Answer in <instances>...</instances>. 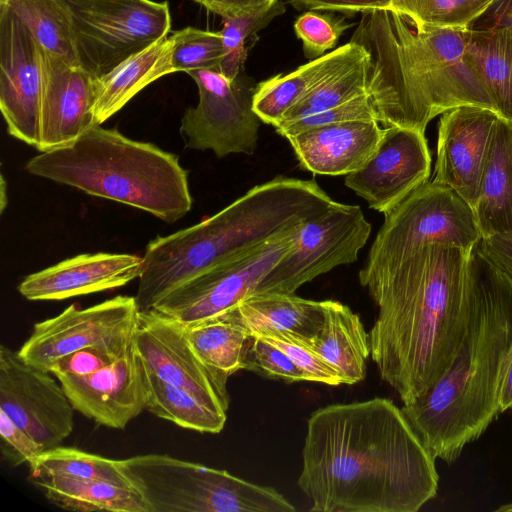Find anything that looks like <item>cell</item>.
<instances>
[{
    "mask_svg": "<svg viewBox=\"0 0 512 512\" xmlns=\"http://www.w3.org/2000/svg\"><path fill=\"white\" fill-rule=\"evenodd\" d=\"M500 118L489 108L463 105L444 112L438 123L431 181L452 188L473 210Z\"/></svg>",
    "mask_w": 512,
    "mask_h": 512,
    "instance_id": "18",
    "label": "cell"
},
{
    "mask_svg": "<svg viewBox=\"0 0 512 512\" xmlns=\"http://www.w3.org/2000/svg\"><path fill=\"white\" fill-rule=\"evenodd\" d=\"M29 479L48 501L64 510L150 512L140 492L109 482L64 475H38Z\"/></svg>",
    "mask_w": 512,
    "mask_h": 512,
    "instance_id": "28",
    "label": "cell"
},
{
    "mask_svg": "<svg viewBox=\"0 0 512 512\" xmlns=\"http://www.w3.org/2000/svg\"><path fill=\"white\" fill-rule=\"evenodd\" d=\"M143 258L128 253H85L28 275L19 293L32 301L63 300L122 287L139 278Z\"/></svg>",
    "mask_w": 512,
    "mask_h": 512,
    "instance_id": "21",
    "label": "cell"
},
{
    "mask_svg": "<svg viewBox=\"0 0 512 512\" xmlns=\"http://www.w3.org/2000/svg\"><path fill=\"white\" fill-rule=\"evenodd\" d=\"M470 254L430 244L359 276L378 307L368 333L370 355L403 404L424 394L456 356L470 315Z\"/></svg>",
    "mask_w": 512,
    "mask_h": 512,
    "instance_id": "2",
    "label": "cell"
},
{
    "mask_svg": "<svg viewBox=\"0 0 512 512\" xmlns=\"http://www.w3.org/2000/svg\"><path fill=\"white\" fill-rule=\"evenodd\" d=\"M60 1L70 18L78 63L95 78L168 36L170 31L167 2Z\"/></svg>",
    "mask_w": 512,
    "mask_h": 512,
    "instance_id": "9",
    "label": "cell"
},
{
    "mask_svg": "<svg viewBox=\"0 0 512 512\" xmlns=\"http://www.w3.org/2000/svg\"><path fill=\"white\" fill-rule=\"evenodd\" d=\"M29 468L30 476L64 475L109 482L138 491L124 460L109 459L75 448L58 446L44 451L29 464Z\"/></svg>",
    "mask_w": 512,
    "mask_h": 512,
    "instance_id": "33",
    "label": "cell"
},
{
    "mask_svg": "<svg viewBox=\"0 0 512 512\" xmlns=\"http://www.w3.org/2000/svg\"><path fill=\"white\" fill-rule=\"evenodd\" d=\"M231 310L250 336L288 332L309 341L324 322L325 301L295 294L257 293Z\"/></svg>",
    "mask_w": 512,
    "mask_h": 512,
    "instance_id": "25",
    "label": "cell"
},
{
    "mask_svg": "<svg viewBox=\"0 0 512 512\" xmlns=\"http://www.w3.org/2000/svg\"><path fill=\"white\" fill-rule=\"evenodd\" d=\"M0 451L4 460L12 466L30 464L44 451L22 428L0 411Z\"/></svg>",
    "mask_w": 512,
    "mask_h": 512,
    "instance_id": "43",
    "label": "cell"
},
{
    "mask_svg": "<svg viewBox=\"0 0 512 512\" xmlns=\"http://www.w3.org/2000/svg\"><path fill=\"white\" fill-rule=\"evenodd\" d=\"M350 26L343 19L310 10L298 17L294 29L302 40L305 55L316 59L333 48L340 35Z\"/></svg>",
    "mask_w": 512,
    "mask_h": 512,
    "instance_id": "40",
    "label": "cell"
},
{
    "mask_svg": "<svg viewBox=\"0 0 512 512\" xmlns=\"http://www.w3.org/2000/svg\"><path fill=\"white\" fill-rule=\"evenodd\" d=\"M497 402L499 413L512 409V351L508 355L501 372Z\"/></svg>",
    "mask_w": 512,
    "mask_h": 512,
    "instance_id": "48",
    "label": "cell"
},
{
    "mask_svg": "<svg viewBox=\"0 0 512 512\" xmlns=\"http://www.w3.org/2000/svg\"><path fill=\"white\" fill-rule=\"evenodd\" d=\"M367 66L368 54L347 65L312 90L291 107L276 126L331 109L367 94Z\"/></svg>",
    "mask_w": 512,
    "mask_h": 512,
    "instance_id": "34",
    "label": "cell"
},
{
    "mask_svg": "<svg viewBox=\"0 0 512 512\" xmlns=\"http://www.w3.org/2000/svg\"><path fill=\"white\" fill-rule=\"evenodd\" d=\"M9 347L0 346V411L43 449L58 447L73 431L74 407L60 381Z\"/></svg>",
    "mask_w": 512,
    "mask_h": 512,
    "instance_id": "13",
    "label": "cell"
},
{
    "mask_svg": "<svg viewBox=\"0 0 512 512\" xmlns=\"http://www.w3.org/2000/svg\"><path fill=\"white\" fill-rule=\"evenodd\" d=\"M481 239L473 208L452 188L427 181L384 214L359 276L390 267L430 244L470 254Z\"/></svg>",
    "mask_w": 512,
    "mask_h": 512,
    "instance_id": "8",
    "label": "cell"
},
{
    "mask_svg": "<svg viewBox=\"0 0 512 512\" xmlns=\"http://www.w3.org/2000/svg\"><path fill=\"white\" fill-rule=\"evenodd\" d=\"M29 29L43 50L78 63L69 15L60 0H0Z\"/></svg>",
    "mask_w": 512,
    "mask_h": 512,
    "instance_id": "32",
    "label": "cell"
},
{
    "mask_svg": "<svg viewBox=\"0 0 512 512\" xmlns=\"http://www.w3.org/2000/svg\"><path fill=\"white\" fill-rule=\"evenodd\" d=\"M469 34L422 26L391 9L363 13L351 41L368 54L366 91L382 128L425 133L432 119L458 106L495 111L468 58Z\"/></svg>",
    "mask_w": 512,
    "mask_h": 512,
    "instance_id": "3",
    "label": "cell"
},
{
    "mask_svg": "<svg viewBox=\"0 0 512 512\" xmlns=\"http://www.w3.org/2000/svg\"><path fill=\"white\" fill-rule=\"evenodd\" d=\"M500 27L512 28V0H494L472 24L471 29L487 30Z\"/></svg>",
    "mask_w": 512,
    "mask_h": 512,
    "instance_id": "47",
    "label": "cell"
},
{
    "mask_svg": "<svg viewBox=\"0 0 512 512\" xmlns=\"http://www.w3.org/2000/svg\"><path fill=\"white\" fill-rule=\"evenodd\" d=\"M284 12V4L277 0L260 11L223 17L220 33L224 55L218 70L228 79H235L242 72L247 55V40Z\"/></svg>",
    "mask_w": 512,
    "mask_h": 512,
    "instance_id": "36",
    "label": "cell"
},
{
    "mask_svg": "<svg viewBox=\"0 0 512 512\" xmlns=\"http://www.w3.org/2000/svg\"><path fill=\"white\" fill-rule=\"evenodd\" d=\"M393 0H288L297 10H326L344 13L388 9Z\"/></svg>",
    "mask_w": 512,
    "mask_h": 512,
    "instance_id": "44",
    "label": "cell"
},
{
    "mask_svg": "<svg viewBox=\"0 0 512 512\" xmlns=\"http://www.w3.org/2000/svg\"><path fill=\"white\" fill-rule=\"evenodd\" d=\"M482 238L512 231V123L500 118L474 208Z\"/></svg>",
    "mask_w": 512,
    "mask_h": 512,
    "instance_id": "27",
    "label": "cell"
},
{
    "mask_svg": "<svg viewBox=\"0 0 512 512\" xmlns=\"http://www.w3.org/2000/svg\"><path fill=\"white\" fill-rule=\"evenodd\" d=\"M371 229L359 206L334 201L301 225L293 246L266 274L253 294H294L314 278L357 261Z\"/></svg>",
    "mask_w": 512,
    "mask_h": 512,
    "instance_id": "10",
    "label": "cell"
},
{
    "mask_svg": "<svg viewBox=\"0 0 512 512\" xmlns=\"http://www.w3.org/2000/svg\"><path fill=\"white\" fill-rule=\"evenodd\" d=\"M196 82L199 100L182 116L180 132L188 148L211 150L219 157L252 154L262 122L253 108L256 86L242 72L233 80L218 69L188 73Z\"/></svg>",
    "mask_w": 512,
    "mask_h": 512,
    "instance_id": "12",
    "label": "cell"
},
{
    "mask_svg": "<svg viewBox=\"0 0 512 512\" xmlns=\"http://www.w3.org/2000/svg\"><path fill=\"white\" fill-rule=\"evenodd\" d=\"M138 313L134 296H116L87 308L70 305L57 316L36 323L18 354L27 363L51 372L69 353L134 334Z\"/></svg>",
    "mask_w": 512,
    "mask_h": 512,
    "instance_id": "14",
    "label": "cell"
},
{
    "mask_svg": "<svg viewBox=\"0 0 512 512\" xmlns=\"http://www.w3.org/2000/svg\"><path fill=\"white\" fill-rule=\"evenodd\" d=\"M436 458L392 400L331 404L307 422L298 486L316 512H416L438 491Z\"/></svg>",
    "mask_w": 512,
    "mask_h": 512,
    "instance_id": "1",
    "label": "cell"
},
{
    "mask_svg": "<svg viewBox=\"0 0 512 512\" xmlns=\"http://www.w3.org/2000/svg\"><path fill=\"white\" fill-rule=\"evenodd\" d=\"M245 369L286 382L307 381L304 373L283 350L260 336H251Z\"/></svg>",
    "mask_w": 512,
    "mask_h": 512,
    "instance_id": "41",
    "label": "cell"
},
{
    "mask_svg": "<svg viewBox=\"0 0 512 512\" xmlns=\"http://www.w3.org/2000/svg\"><path fill=\"white\" fill-rule=\"evenodd\" d=\"M124 464L150 512H292L272 487L163 454L137 455Z\"/></svg>",
    "mask_w": 512,
    "mask_h": 512,
    "instance_id": "7",
    "label": "cell"
},
{
    "mask_svg": "<svg viewBox=\"0 0 512 512\" xmlns=\"http://www.w3.org/2000/svg\"><path fill=\"white\" fill-rule=\"evenodd\" d=\"M253 336H260L283 350L304 373L307 381L329 386L342 384L338 374L316 354L307 340L288 332Z\"/></svg>",
    "mask_w": 512,
    "mask_h": 512,
    "instance_id": "39",
    "label": "cell"
},
{
    "mask_svg": "<svg viewBox=\"0 0 512 512\" xmlns=\"http://www.w3.org/2000/svg\"><path fill=\"white\" fill-rule=\"evenodd\" d=\"M56 378L74 409L102 426L124 429L147 410V370L134 342L124 355L94 373Z\"/></svg>",
    "mask_w": 512,
    "mask_h": 512,
    "instance_id": "19",
    "label": "cell"
},
{
    "mask_svg": "<svg viewBox=\"0 0 512 512\" xmlns=\"http://www.w3.org/2000/svg\"><path fill=\"white\" fill-rule=\"evenodd\" d=\"M187 339L201 362L220 386L227 390L228 378L245 369L251 336L232 310L186 326Z\"/></svg>",
    "mask_w": 512,
    "mask_h": 512,
    "instance_id": "29",
    "label": "cell"
},
{
    "mask_svg": "<svg viewBox=\"0 0 512 512\" xmlns=\"http://www.w3.org/2000/svg\"><path fill=\"white\" fill-rule=\"evenodd\" d=\"M207 10L223 17H232L260 11L277 0H194Z\"/></svg>",
    "mask_w": 512,
    "mask_h": 512,
    "instance_id": "46",
    "label": "cell"
},
{
    "mask_svg": "<svg viewBox=\"0 0 512 512\" xmlns=\"http://www.w3.org/2000/svg\"><path fill=\"white\" fill-rule=\"evenodd\" d=\"M431 154L425 133L417 129L383 128L378 147L359 170L345 177V185L368 206L387 213L429 181Z\"/></svg>",
    "mask_w": 512,
    "mask_h": 512,
    "instance_id": "16",
    "label": "cell"
},
{
    "mask_svg": "<svg viewBox=\"0 0 512 512\" xmlns=\"http://www.w3.org/2000/svg\"><path fill=\"white\" fill-rule=\"evenodd\" d=\"M494 0H393L388 9L431 28H471Z\"/></svg>",
    "mask_w": 512,
    "mask_h": 512,
    "instance_id": "35",
    "label": "cell"
},
{
    "mask_svg": "<svg viewBox=\"0 0 512 512\" xmlns=\"http://www.w3.org/2000/svg\"><path fill=\"white\" fill-rule=\"evenodd\" d=\"M383 128L376 120H353L311 128L287 137L299 166L316 175H348L376 151Z\"/></svg>",
    "mask_w": 512,
    "mask_h": 512,
    "instance_id": "22",
    "label": "cell"
},
{
    "mask_svg": "<svg viewBox=\"0 0 512 512\" xmlns=\"http://www.w3.org/2000/svg\"><path fill=\"white\" fill-rule=\"evenodd\" d=\"M133 342L134 334H131L74 351L60 358L51 373L56 377L94 373L124 355Z\"/></svg>",
    "mask_w": 512,
    "mask_h": 512,
    "instance_id": "38",
    "label": "cell"
},
{
    "mask_svg": "<svg viewBox=\"0 0 512 512\" xmlns=\"http://www.w3.org/2000/svg\"><path fill=\"white\" fill-rule=\"evenodd\" d=\"M1 212L4 211L5 206L7 204V198H6V182L3 176H1Z\"/></svg>",
    "mask_w": 512,
    "mask_h": 512,
    "instance_id": "49",
    "label": "cell"
},
{
    "mask_svg": "<svg viewBox=\"0 0 512 512\" xmlns=\"http://www.w3.org/2000/svg\"><path fill=\"white\" fill-rule=\"evenodd\" d=\"M307 342L338 374L342 384H356L365 378L366 361L371 354L369 334L348 306L325 300L324 322Z\"/></svg>",
    "mask_w": 512,
    "mask_h": 512,
    "instance_id": "24",
    "label": "cell"
},
{
    "mask_svg": "<svg viewBox=\"0 0 512 512\" xmlns=\"http://www.w3.org/2000/svg\"><path fill=\"white\" fill-rule=\"evenodd\" d=\"M477 248L494 265L512 277V231L482 238Z\"/></svg>",
    "mask_w": 512,
    "mask_h": 512,
    "instance_id": "45",
    "label": "cell"
},
{
    "mask_svg": "<svg viewBox=\"0 0 512 512\" xmlns=\"http://www.w3.org/2000/svg\"><path fill=\"white\" fill-rule=\"evenodd\" d=\"M171 56L172 40L165 36L96 78V123L101 125L147 85L173 73Z\"/></svg>",
    "mask_w": 512,
    "mask_h": 512,
    "instance_id": "26",
    "label": "cell"
},
{
    "mask_svg": "<svg viewBox=\"0 0 512 512\" xmlns=\"http://www.w3.org/2000/svg\"><path fill=\"white\" fill-rule=\"evenodd\" d=\"M496 511H499V512H512V503L506 504V505H502L499 508H497Z\"/></svg>",
    "mask_w": 512,
    "mask_h": 512,
    "instance_id": "50",
    "label": "cell"
},
{
    "mask_svg": "<svg viewBox=\"0 0 512 512\" xmlns=\"http://www.w3.org/2000/svg\"><path fill=\"white\" fill-rule=\"evenodd\" d=\"M26 170L167 223L184 217L193 204L188 175L177 155L101 125L68 145L34 156Z\"/></svg>",
    "mask_w": 512,
    "mask_h": 512,
    "instance_id": "6",
    "label": "cell"
},
{
    "mask_svg": "<svg viewBox=\"0 0 512 512\" xmlns=\"http://www.w3.org/2000/svg\"><path fill=\"white\" fill-rule=\"evenodd\" d=\"M42 47L0 3V109L8 133L37 148L40 141Z\"/></svg>",
    "mask_w": 512,
    "mask_h": 512,
    "instance_id": "15",
    "label": "cell"
},
{
    "mask_svg": "<svg viewBox=\"0 0 512 512\" xmlns=\"http://www.w3.org/2000/svg\"><path fill=\"white\" fill-rule=\"evenodd\" d=\"M147 370V369H146ZM147 410L155 416L200 433L217 434L226 423V411L204 403L147 370Z\"/></svg>",
    "mask_w": 512,
    "mask_h": 512,
    "instance_id": "31",
    "label": "cell"
},
{
    "mask_svg": "<svg viewBox=\"0 0 512 512\" xmlns=\"http://www.w3.org/2000/svg\"><path fill=\"white\" fill-rule=\"evenodd\" d=\"M134 344L148 371L209 406L227 411L228 391L195 354L185 325L155 309L139 311Z\"/></svg>",
    "mask_w": 512,
    "mask_h": 512,
    "instance_id": "17",
    "label": "cell"
},
{
    "mask_svg": "<svg viewBox=\"0 0 512 512\" xmlns=\"http://www.w3.org/2000/svg\"><path fill=\"white\" fill-rule=\"evenodd\" d=\"M96 78L42 48L40 141L46 152L74 142L96 123Z\"/></svg>",
    "mask_w": 512,
    "mask_h": 512,
    "instance_id": "20",
    "label": "cell"
},
{
    "mask_svg": "<svg viewBox=\"0 0 512 512\" xmlns=\"http://www.w3.org/2000/svg\"><path fill=\"white\" fill-rule=\"evenodd\" d=\"M470 315L446 372L402 411L435 458L451 463L499 416L497 394L512 351V277L477 248L468 260Z\"/></svg>",
    "mask_w": 512,
    "mask_h": 512,
    "instance_id": "4",
    "label": "cell"
},
{
    "mask_svg": "<svg viewBox=\"0 0 512 512\" xmlns=\"http://www.w3.org/2000/svg\"><path fill=\"white\" fill-rule=\"evenodd\" d=\"M171 63L174 72L189 73L199 69H219L224 55L220 31L213 32L193 27L174 32Z\"/></svg>",
    "mask_w": 512,
    "mask_h": 512,
    "instance_id": "37",
    "label": "cell"
},
{
    "mask_svg": "<svg viewBox=\"0 0 512 512\" xmlns=\"http://www.w3.org/2000/svg\"><path fill=\"white\" fill-rule=\"evenodd\" d=\"M367 55L349 43L318 57L287 75H278L256 86L253 108L263 123L276 126L286 112L331 76Z\"/></svg>",
    "mask_w": 512,
    "mask_h": 512,
    "instance_id": "23",
    "label": "cell"
},
{
    "mask_svg": "<svg viewBox=\"0 0 512 512\" xmlns=\"http://www.w3.org/2000/svg\"><path fill=\"white\" fill-rule=\"evenodd\" d=\"M300 227L209 267L175 288L152 309L185 326L225 314L254 293L293 246Z\"/></svg>",
    "mask_w": 512,
    "mask_h": 512,
    "instance_id": "11",
    "label": "cell"
},
{
    "mask_svg": "<svg viewBox=\"0 0 512 512\" xmlns=\"http://www.w3.org/2000/svg\"><path fill=\"white\" fill-rule=\"evenodd\" d=\"M353 120H376L374 110L367 94L361 95L331 109L282 123L276 126L275 130L278 134L287 138L293 134L311 128Z\"/></svg>",
    "mask_w": 512,
    "mask_h": 512,
    "instance_id": "42",
    "label": "cell"
},
{
    "mask_svg": "<svg viewBox=\"0 0 512 512\" xmlns=\"http://www.w3.org/2000/svg\"><path fill=\"white\" fill-rule=\"evenodd\" d=\"M334 200L314 180L277 176L213 216L146 246L136 295L139 311L235 255L257 247L320 214Z\"/></svg>",
    "mask_w": 512,
    "mask_h": 512,
    "instance_id": "5",
    "label": "cell"
},
{
    "mask_svg": "<svg viewBox=\"0 0 512 512\" xmlns=\"http://www.w3.org/2000/svg\"><path fill=\"white\" fill-rule=\"evenodd\" d=\"M466 52L495 111L512 123V28H470Z\"/></svg>",
    "mask_w": 512,
    "mask_h": 512,
    "instance_id": "30",
    "label": "cell"
}]
</instances>
